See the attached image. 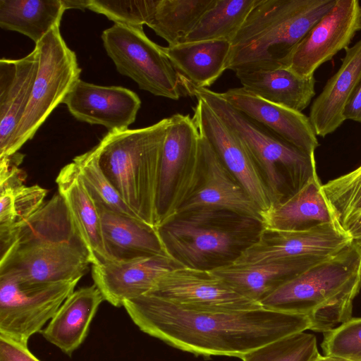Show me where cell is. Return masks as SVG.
<instances>
[{"mask_svg": "<svg viewBox=\"0 0 361 361\" xmlns=\"http://www.w3.org/2000/svg\"><path fill=\"white\" fill-rule=\"evenodd\" d=\"M38 65L36 47L23 58L0 60V158L6 156L27 108Z\"/></svg>", "mask_w": 361, "mask_h": 361, "instance_id": "cell-20", "label": "cell"}, {"mask_svg": "<svg viewBox=\"0 0 361 361\" xmlns=\"http://www.w3.org/2000/svg\"><path fill=\"white\" fill-rule=\"evenodd\" d=\"M242 87L271 103L302 112L315 95L314 76L302 78L288 68L240 71Z\"/></svg>", "mask_w": 361, "mask_h": 361, "instance_id": "cell-27", "label": "cell"}, {"mask_svg": "<svg viewBox=\"0 0 361 361\" xmlns=\"http://www.w3.org/2000/svg\"><path fill=\"white\" fill-rule=\"evenodd\" d=\"M335 2L257 0L231 42L226 69L235 73L285 67L295 47Z\"/></svg>", "mask_w": 361, "mask_h": 361, "instance_id": "cell-4", "label": "cell"}, {"mask_svg": "<svg viewBox=\"0 0 361 361\" xmlns=\"http://www.w3.org/2000/svg\"><path fill=\"white\" fill-rule=\"evenodd\" d=\"M73 161L76 164L80 176L96 204L138 218L106 177L99 166L94 147L87 152L75 157Z\"/></svg>", "mask_w": 361, "mask_h": 361, "instance_id": "cell-33", "label": "cell"}, {"mask_svg": "<svg viewBox=\"0 0 361 361\" xmlns=\"http://www.w3.org/2000/svg\"><path fill=\"white\" fill-rule=\"evenodd\" d=\"M66 10L63 0H0V27L21 33L37 44L60 25Z\"/></svg>", "mask_w": 361, "mask_h": 361, "instance_id": "cell-29", "label": "cell"}, {"mask_svg": "<svg viewBox=\"0 0 361 361\" xmlns=\"http://www.w3.org/2000/svg\"><path fill=\"white\" fill-rule=\"evenodd\" d=\"M0 361H40L28 349L6 338L0 336Z\"/></svg>", "mask_w": 361, "mask_h": 361, "instance_id": "cell-37", "label": "cell"}, {"mask_svg": "<svg viewBox=\"0 0 361 361\" xmlns=\"http://www.w3.org/2000/svg\"><path fill=\"white\" fill-rule=\"evenodd\" d=\"M59 27L60 25L54 26L35 44L39 52L37 75L28 104L16 129L6 157L17 153L34 137L54 109L63 103L80 80L81 69L75 53L66 44Z\"/></svg>", "mask_w": 361, "mask_h": 361, "instance_id": "cell-8", "label": "cell"}, {"mask_svg": "<svg viewBox=\"0 0 361 361\" xmlns=\"http://www.w3.org/2000/svg\"><path fill=\"white\" fill-rule=\"evenodd\" d=\"M322 186L317 177L284 201L262 213V227L290 231L307 229L323 224H336Z\"/></svg>", "mask_w": 361, "mask_h": 361, "instance_id": "cell-28", "label": "cell"}, {"mask_svg": "<svg viewBox=\"0 0 361 361\" xmlns=\"http://www.w3.org/2000/svg\"><path fill=\"white\" fill-rule=\"evenodd\" d=\"M192 96L203 99L242 141L259 169L274 205L318 177L314 154L296 147L244 115L221 92L204 88L193 91Z\"/></svg>", "mask_w": 361, "mask_h": 361, "instance_id": "cell-7", "label": "cell"}, {"mask_svg": "<svg viewBox=\"0 0 361 361\" xmlns=\"http://www.w3.org/2000/svg\"><path fill=\"white\" fill-rule=\"evenodd\" d=\"M159 0L104 1L89 0L87 8L104 15L114 24L133 27L148 25Z\"/></svg>", "mask_w": 361, "mask_h": 361, "instance_id": "cell-35", "label": "cell"}, {"mask_svg": "<svg viewBox=\"0 0 361 361\" xmlns=\"http://www.w3.org/2000/svg\"><path fill=\"white\" fill-rule=\"evenodd\" d=\"M89 0H80V1H69L63 0V3L66 7V9L70 8H78L84 10L87 8Z\"/></svg>", "mask_w": 361, "mask_h": 361, "instance_id": "cell-40", "label": "cell"}, {"mask_svg": "<svg viewBox=\"0 0 361 361\" xmlns=\"http://www.w3.org/2000/svg\"><path fill=\"white\" fill-rule=\"evenodd\" d=\"M183 266L171 256L153 255L92 265L94 284L104 300L123 306L126 300L145 295L169 271Z\"/></svg>", "mask_w": 361, "mask_h": 361, "instance_id": "cell-17", "label": "cell"}, {"mask_svg": "<svg viewBox=\"0 0 361 361\" xmlns=\"http://www.w3.org/2000/svg\"><path fill=\"white\" fill-rule=\"evenodd\" d=\"M351 242L350 235L335 223L290 231L262 227L256 241L232 263L265 264L301 257L329 258L340 252Z\"/></svg>", "mask_w": 361, "mask_h": 361, "instance_id": "cell-14", "label": "cell"}, {"mask_svg": "<svg viewBox=\"0 0 361 361\" xmlns=\"http://www.w3.org/2000/svg\"><path fill=\"white\" fill-rule=\"evenodd\" d=\"M200 133L190 115L169 117L160 162L157 195V228L173 219L198 185Z\"/></svg>", "mask_w": 361, "mask_h": 361, "instance_id": "cell-10", "label": "cell"}, {"mask_svg": "<svg viewBox=\"0 0 361 361\" xmlns=\"http://www.w3.org/2000/svg\"><path fill=\"white\" fill-rule=\"evenodd\" d=\"M337 226L345 231L361 216V165L322 185Z\"/></svg>", "mask_w": 361, "mask_h": 361, "instance_id": "cell-32", "label": "cell"}, {"mask_svg": "<svg viewBox=\"0 0 361 361\" xmlns=\"http://www.w3.org/2000/svg\"><path fill=\"white\" fill-rule=\"evenodd\" d=\"M196 99L192 119L200 134L208 140L222 164L255 203L261 214L269 211L274 205V202L244 144L203 99Z\"/></svg>", "mask_w": 361, "mask_h": 361, "instance_id": "cell-15", "label": "cell"}, {"mask_svg": "<svg viewBox=\"0 0 361 361\" xmlns=\"http://www.w3.org/2000/svg\"><path fill=\"white\" fill-rule=\"evenodd\" d=\"M80 279L32 286L0 276V336L27 347L43 329Z\"/></svg>", "mask_w": 361, "mask_h": 361, "instance_id": "cell-11", "label": "cell"}, {"mask_svg": "<svg viewBox=\"0 0 361 361\" xmlns=\"http://www.w3.org/2000/svg\"><path fill=\"white\" fill-rule=\"evenodd\" d=\"M326 259L301 257L265 264L231 263L211 271L239 293L260 303L281 284Z\"/></svg>", "mask_w": 361, "mask_h": 361, "instance_id": "cell-25", "label": "cell"}, {"mask_svg": "<svg viewBox=\"0 0 361 361\" xmlns=\"http://www.w3.org/2000/svg\"><path fill=\"white\" fill-rule=\"evenodd\" d=\"M0 276L25 285L80 279L91 264L61 196L18 225L0 229Z\"/></svg>", "mask_w": 361, "mask_h": 361, "instance_id": "cell-2", "label": "cell"}, {"mask_svg": "<svg viewBox=\"0 0 361 361\" xmlns=\"http://www.w3.org/2000/svg\"><path fill=\"white\" fill-rule=\"evenodd\" d=\"M56 182L58 193L87 248L92 265L111 261L105 248L97 204L85 185L76 164L72 161L63 166Z\"/></svg>", "mask_w": 361, "mask_h": 361, "instance_id": "cell-22", "label": "cell"}, {"mask_svg": "<svg viewBox=\"0 0 361 361\" xmlns=\"http://www.w3.org/2000/svg\"><path fill=\"white\" fill-rule=\"evenodd\" d=\"M106 250L111 261L171 256L157 228L138 218L97 204Z\"/></svg>", "mask_w": 361, "mask_h": 361, "instance_id": "cell-23", "label": "cell"}, {"mask_svg": "<svg viewBox=\"0 0 361 361\" xmlns=\"http://www.w3.org/2000/svg\"><path fill=\"white\" fill-rule=\"evenodd\" d=\"M104 298L96 286L74 290L40 333L49 343L71 356L86 338L90 324Z\"/></svg>", "mask_w": 361, "mask_h": 361, "instance_id": "cell-26", "label": "cell"}, {"mask_svg": "<svg viewBox=\"0 0 361 361\" xmlns=\"http://www.w3.org/2000/svg\"><path fill=\"white\" fill-rule=\"evenodd\" d=\"M257 0H214L182 43L231 41Z\"/></svg>", "mask_w": 361, "mask_h": 361, "instance_id": "cell-30", "label": "cell"}, {"mask_svg": "<svg viewBox=\"0 0 361 361\" xmlns=\"http://www.w3.org/2000/svg\"><path fill=\"white\" fill-rule=\"evenodd\" d=\"M78 121L103 126L109 132L123 130L135 122L141 100L132 90L79 80L63 101Z\"/></svg>", "mask_w": 361, "mask_h": 361, "instance_id": "cell-18", "label": "cell"}, {"mask_svg": "<svg viewBox=\"0 0 361 361\" xmlns=\"http://www.w3.org/2000/svg\"><path fill=\"white\" fill-rule=\"evenodd\" d=\"M157 229L175 259L212 270L233 262L256 241L262 224L228 211L198 209L177 214Z\"/></svg>", "mask_w": 361, "mask_h": 361, "instance_id": "cell-6", "label": "cell"}, {"mask_svg": "<svg viewBox=\"0 0 361 361\" xmlns=\"http://www.w3.org/2000/svg\"><path fill=\"white\" fill-rule=\"evenodd\" d=\"M345 120H352L361 123V83L347 104L344 110Z\"/></svg>", "mask_w": 361, "mask_h": 361, "instance_id": "cell-38", "label": "cell"}, {"mask_svg": "<svg viewBox=\"0 0 361 361\" xmlns=\"http://www.w3.org/2000/svg\"><path fill=\"white\" fill-rule=\"evenodd\" d=\"M324 355L361 361V317L350 318L324 333Z\"/></svg>", "mask_w": 361, "mask_h": 361, "instance_id": "cell-36", "label": "cell"}, {"mask_svg": "<svg viewBox=\"0 0 361 361\" xmlns=\"http://www.w3.org/2000/svg\"><path fill=\"white\" fill-rule=\"evenodd\" d=\"M346 233L350 235L352 243L361 251V216L349 226Z\"/></svg>", "mask_w": 361, "mask_h": 361, "instance_id": "cell-39", "label": "cell"}, {"mask_svg": "<svg viewBox=\"0 0 361 361\" xmlns=\"http://www.w3.org/2000/svg\"><path fill=\"white\" fill-rule=\"evenodd\" d=\"M360 269L361 251L351 242L281 284L260 303L266 309L307 316L310 330L324 334L352 318Z\"/></svg>", "mask_w": 361, "mask_h": 361, "instance_id": "cell-3", "label": "cell"}, {"mask_svg": "<svg viewBox=\"0 0 361 361\" xmlns=\"http://www.w3.org/2000/svg\"><path fill=\"white\" fill-rule=\"evenodd\" d=\"M214 0H159L148 26L169 46L183 42Z\"/></svg>", "mask_w": 361, "mask_h": 361, "instance_id": "cell-31", "label": "cell"}, {"mask_svg": "<svg viewBox=\"0 0 361 361\" xmlns=\"http://www.w3.org/2000/svg\"><path fill=\"white\" fill-rule=\"evenodd\" d=\"M200 152L201 171L198 185L177 214L198 209L224 210L261 223V212L257 206L228 172L208 140L202 135Z\"/></svg>", "mask_w": 361, "mask_h": 361, "instance_id": "cell-16", "label": "cell"}, {"mask_svg": "<svg viewBox=\"0 0 361 361\" xmlns=\"http://www.w3.org/2000/svg\"><path fill=\"white\" fill-rule=\"evenodd\" d=\"M314 361H350V360L343 359L341 357L328 356V355L322 356L320 355V356Z\"/></svg>", "mask_w": 361, "mask_h": 361, "instance_id": "cell-41", "label": "cell"}, {"mask_svg": "<svg viewBox=\"0 0 361 361\" xmlns=\"http://www.w3.org/2000/svg\"><path fill=\"white\" fill-rule=\"evenodd\" d=\"M361 30V5L357 0H336L334 6L295 47L286 63L302 78L314 76L316 70L346 50Z\"/></svg>", "mask_w": 361, "mask_h": 361, "instance_id": "cell-12", "label": "cell"}, {"mask_svg": "<svg viewBox=\"0 0 361 361\" xmlns=\"http://www.w3.org/2000/svg\"><path fill=\"white\" fill-rule=\"evenodd\" d=\"M360 281H361V269H360Z\"/></svg>", "mask_w": 361, "mask_h": 361, "instance_id": "cell-42", "label": "cell"}, {"mask_svg": "<svg viewBox=\"0 0 361 361\" xmlns=\"http://www.w3.org/2000/svg\"><path fill=\"white\" fill-rule=\"evenodd\" d=\"M146 294L197 310L244 311L263 307L239 293L211 270L187 267L164 274Z\"/></svg>", "mask_w": 361, "mask_h": 361, "instance_id": "cell-13", "label": "cell"}, {"mask_svg": "<svg viewBox=\"0 0 361 361\" xmlns=\"http://www.w3.org/2000/svg\"><path fill=\"white\" fill-rule=\"evenodd\" d=\"M221 95L244 115L296 147L314 154L319 146L317 135L309 117L302 112L271 103L243 87L230 88Z\"/></svg>", "mask_w": 361, "mask_h": 361, "instance_id": "cell-19", "label": "cell"}, {"mask_svg": "<svg viewBox=\"0 0 361 361\" xmlns=\"http://www.w3.org/2000/svg\"><path fill=\"white\" fill-rule=\"evenodd\" d=\"M144 333L183 351L205 357H240L289 335L310 330L307 316L266 308L207 311L145 294L123 306Z\"/></svg>", "mask_w": 361, "mask_h": 361, "instance_id": "cell-1", "label": "cell"}, {"mask_svg": "<svg viewBox=\"0 0 361 361\" xmlns=\"http://www.w3.org/2000/svg\"><path fill=\"white\" fill-rule=\"evenodd\" d=\"M231 48L229 41L211 40L168 46L164 51L183 91L191 96L196 90L212 86L227 70Z\"/></svg>", "mask_w": 361, "mask_h": 361, "instance_id": "cell-24", "label": "cell"}, {"mask_svg": "<svg viewBox=\"0 0 361 361\" xmlns=\"http://www.w3.org/2000/svg\"><path fill=\"white\" fill-rule=\"evenodd\" d=\"M169 117L142 128L108 132L94 147L99 166L122 200L157 228V195Z\"/></svg>", "mask_w": 361, "mask_h": 361, "instance_id": "cell-5", "label": "cell"}, {"mask_svg": "<svg viewBox=\"0 0 361 361\" xmlns=\"http://www.w3.org/2000/svg\"><path fill=\"white\" fill-rule=\"evenodd\" d=\"M320 356L314 334L299 332L242 355L243 361H314Z\"/></svg>", "mask_w": 361, "mask_h": 361, "instance_id": "cell-34", "label": "cell"}, {"mask_svg": "<svg viewBox=\"0 0 361 361\" xmlns=\"http://www.w3.org/2000/svg\"><path fill=\"white\" fill-rule=\"evenodd\" d=\"M104 47L116 70L140 89L178 100L183 88L164 47L149 39L142 27L114 24L102 34Z\"/></svg>", "mask_w": 361, "mask_h": 361, "instance_id": "cell-9", "label": "cell"}, {"mask_svg": "<svg viewBox=\"0 0 361 361\" xmlns=\"http://www.w3.org/2000/svg\"><path fill=\"white\" fill-rule=\"evenodd\" d=\"M361 83V38L345 50L341 65L312 102L309 118L317 135L334 133L345 121V108Z\"/></svg>", "mask_w": 361, "mask_h": 361, "instance_id": "cell-21", "label": "cell"}]
</instances>
